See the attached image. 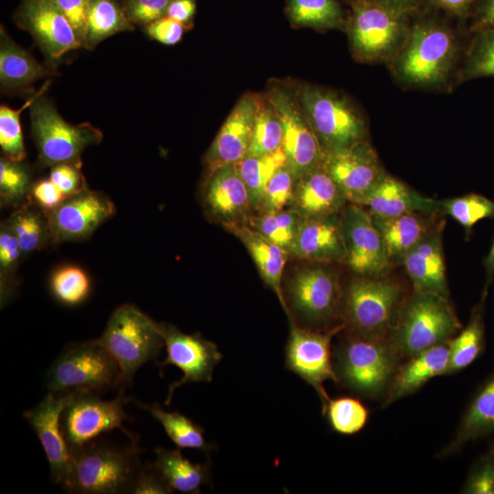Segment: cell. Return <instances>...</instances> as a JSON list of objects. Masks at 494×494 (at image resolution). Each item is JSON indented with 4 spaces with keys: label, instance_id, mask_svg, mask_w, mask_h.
<instances>
[{
    "label": "cell",
    "instance_id": "cell-50",
    "mask_svg": "<svg viewBox=\"0 0 494 494\" xmlns=\"http://www.w3.org/2000/svg\"><path fill=\"white\" fill-rule=\"evenodd\" d=\"M68 198L87 188L81 166L59 164L51 167L48 177Z\"/></svg>",
    "mask_w": 494,
    "mask_h": 494
},
{
    "label": "cell",
    "instance_id": "cell-61",
    "mask_svg": "<svg viewBox=\"0 0 494 494\" xmlns=\"http://www.w3.org/2000/svg\"><path fill=\"white\" fill-rule=\"evenodd\" d=\"M491 459H492V462H493V466H494V453L490 456Z\"/></svg>",
    "mask_w": 494,
    "mask_h": 494
},
{
    "label": "cell",
    "instance_id": "cell-52",
    "mask_svg": "<svg viewBox=\"0 0 494 494\" xmlns=\"http://www.w3.org/2000/svg\"><path fill=\"white\" fill-rule=\"evenodd\" d=\"M71 24L81 44L84 46L87 13L91 0H54Z\"/></svg>",
    "mask_w": 494,
    "mask_h": 494
},
{
    "label": "cell",
    "instance_id": "cell-42",
    "mask_svg": "<svg viewBox=\"0 0 494 494\" xmlns=\"http://www.w3.org/2000/svg\"><path fill=\"white\" fill-rule=\"evenodd\" d=\"M30 172L23 161L7 157L0 160V203L3 208H17L29 199Z\"/></svg>",
    "mask_w": 494,
    "mask_h": 494
},
{
    "label": "cell",
    "instance_id": "cell-21",
    "mask_svg": "<svg viewBox=\"0 0 494 494\" xmlns=\"http://www.w3.org/2000/svg\"><path fill=\"white\" fill-rule=\"evenodd\" d=\"M16 19L52 59L82 47L71 24L54 0H23Z\"/></svg>",
    "mask_w": 494,
    "mask_h": 494
},
{
    "label": "cell",
    "instance_id": "cell-3",
    "mask_svg": "<svg viewBox=\"0 0 494 494\" xmlns=\"http://www.w3.org/2000/svg\"><path fill=\"white\" fill-rule=\"evenodd\" d=\"M461 328L448 298L415 292L403 303L389 339L399 359L451 340Z\"/></svg>",
    "mask_w": 494,
    "mask_h": 494
},
{
    "label": "cell",
    "instance_id": "cell-46",
    "mask_svg": "<svg viewBox=\"0 0 494 494\" xmlns=\"http://www.w3.org/2000/svg\"><path fill=\"white\" fill-rule=\"evenodd\" d=\"M440 209L469 233L479 220L494 218V201L476 193L440 201Z\"/></svg>",
    "mask_w": 494,
    "mask_h": 494
},
{
    "label": "cell",
    "instance_id": "cell-59",
    "mask_svg": "<svg viewBox=\"0 0 494 494\" xmlns=\"http://www.w3.org/2000/svg\"><path fill=\"white\" fill-rule=\"evenodd\" d=\"M373 3L381 5L391 9L406 13L413 14L421 9L422 0H369Z\"/></svg>",
    "mask_w": 494,
    "mask_h": 494
},
{
    "label": "cell",
    "instance_id": "cell-38",
    "mask_svg": "<svg viewBox=\"0 0 494 494\" xmlns=\"http://www.w3.org/2000/svg\"><path fill=\"white\" fill-rule=\"evenodd\" d=\"M301 219L294 207H288L278 211L253 213L247 224L289 253Z\"/></svg>",
    "mask_w": 494,
    "mask_h": 494
},
{
    "label": "cell",
    "instance_id": "cell-4",
    "mask_svg": "<svg viewBox=\"0 0 494 494\" xmlns=\"http://www.w3.org/2000/svg\"><path fill=\"white\" fill-rule=\"evenodd\" d=\"M97 340L119 366L118 392H124L136 370L155 360L165 345L159 323L131 304L122 305L113 312Z\"/></svg>",
    "mask_w": 494,
    "mask_h": 494
},
{
    "label": "cell",
    "instance_id": "cell-16",
    "mask_svg": "<svg viewBox=\"0 0 494 494\" xmlns=\"http://www.w3.org/2000/svg\"><path fill=\"white\" fill-rule=\"evenodd\" d=\"M322 165L347 200L360 206L386 174L368 140L325 153Z\"/></svg>",
    "mask_w": 494,
    "mask_h": 494
},
{
    "label": "cell",
    "instance_id": "cell-54",
    "mask_svg": "<svg viewBox=\"0 0 494 494\" xmlns=\"http://www.w3.org/2000/svg\"><path fill=\"white\" fill-rule=\"evenodd\" d=\"M173 490L154 463H143L133 494H169Z\"/></svg>",
    "mask_w": 494,
    "mask_h": 494
},
{
    "label": "cell",
    "instance_id": "cell-49",
    "mask_svg": "<svg viewBox=\"0 0 494 494\" xmlns=\"http://www.w3.org/2000/svg\"><path fill=\"white\" fill-rule=\"evenodd\" d=\"M172 0H127L124 13L131 22L149 25L166 16Z\"/></svg>",
    "mask_w": 494,
    "mask_h": 494
},
{
    "label": "cell",
    "instance_id": "cell-37",
    "mask_svg": "<svg viewBox=\"0 0 494 494\" xmlns=\"http://www.w3.org/2000/svg\"><path fill=\"white\" fill-rule=\"evenodd\" d=\"M287 14L294 25L317 30L341 28L346 22L337 0H288Z\"/></svg>",
    "mask_w": 494,
    "mask_h": 494
},
{
    "label": "cell",
    "instance_id": "cell-28",
    "mask_svg": "<svg viewBox=\"0 0 494 494\" xmlns=\"http://www.w3.org/2000/svg\"><path fill=\"white\" fill-rule=\"evenodd\" d=\"M361 206H366L370 215L379 217L413 212L433 215L441 210L440 201L420 195L387 173Z\"/></svg>",
    "mask_w": 494,
    "mask_h": 494
},
{
    "label": "cell",
    "instance_id": "cell-14",
    "mask_svg": "<svg viewBox=\"0 0 494 494\" xmlns=\"http://www.w3.org/2000/svg\"><path fill=\"white\" fill-rule=\"evenodd\" d=\"M343 292L338 274L321 265L296 271L286 284L285 302L308 325L330 322L341 305Z\"/></svg>",
    "mask_w": 494,
    "mask_h": 494
},
{
    "label": "cell",
    "instance_id": "cell-6",
    "mask_svg": "<svg viewBox=\"0 0 494 494\" xmlns=\"http://www.w3.org/2000/svg\"><path fill=\"white\" fill-rule=\"evenodd\" d=\"M399 360L389 338L350 332L335 350L334 370L338 382L375 397L389 387Z\"/></svg>",
    "mask_w": 494,
    "mask_h": 494
},
{
    "label": "cell",
    "instance_id": "cell-15",
    "mask_svg": "<svg viewBox=\"0 0 494 494\" xmlns=\"http://www.w3.org/2000/svg\"><path fill=\"white\" fill-rule=\"evenodd\" d=\"M345 263L358 275L381 278L391 268L381 236L368 210L350 203L340 212Z\"/></svg>",
    "mask_w": 494,
    "mask_h": 494
},
{
    "label": "cell",
    "instance_id": "cell-32",
    "mask_svg": "<svg viewBox=\"0 0 494 494\" xmlns=\"http://www.w3.org/2000/svg\"><path fill=\"white\" fill-rule=\"evenodd\" d=\"M48 74L30 54L16 44L1 27L0 82L4 89L26 87Z\"/></svg>",
    "mask_w": 494,
    "mask_h": 494
},
{
    "label": "cell",
    "instance_id": "cell-23",
    "mask_svg": "<svg viewBox=\"0 0 494 494\" xmlns=\"http://www.w3.org/2000/svg\"><path fill=\"white\" fill-rule=\"evenodd\" d=\"M339 216L340 213L323 218L302 217L289 254L322 263H345Z\"/></svg>",
    "mask_w": 494,
    "mask_h": 494
},
{
    "label": "cell",
    "instance_id": "cell-17",
    "mask_svg": "<svg viewBox=\"0 0 494 494\" xmlns=\"http://www.w3.org/2000/svg\"><path fill=\"white\" fill-rule=\"evenodd\" d=\"M108 196L88 188L47 213L51 243L82 241L115 214Z\"/></svg>",
    "mask_w": 494,
    "mask_h": 494
},
{
    "label": "cell",
    "instance_id": "cell-20",
    "mask_svg": "<svg viewBox=\"0 0 494 494\" xmlns=\"http://www.w3.org/2000/svg\"><path fill=\"white\" fill-rule=\"evenodd\" d=\"M261 94L247 92L235 103L205 156L209 174L236 166L247 155Z\"/></svg>",
    "mask_w": 494,
    "mask_h": 494
},
{
    "label": "cell",
    "instance_id": "cell-26",
    "mask_svg": "<svg viewBox=\"0 0 494 494\" xmlns=\"http://www.w3.org/2000/svg\"><path fill=\"white\" fill-rule=\"evenodd\" d=\"M449 356L450 340L407 358L394 372L385 405L413 393L431 379L446 374Z\"/></svg>",
    "mask_w": 494,
    "mask_h": 494
},
{
    "label": "cell",
    "instance_id": "cell-1",
    "mask_svg": "<svg viewBox=\"0 0 494 494\" xmlns=\"http://www.w3.org/2000/svg\"><path fill=\"white\" fill-rule=\"evenodd\" d=\"M426 11V10H424ZM458 56V40L453 29L430 11L412 14L407 39L389 62L403 84L433 88L444 84Z\"/></svg>",
    "mask_w": 494,
    "mask_h": 494
},
{
    "label": "cell",
    "instance_id": "cell-8",
    "mask_svg": "<svg viewBox=\"0 0 494 494\" xmlns=\"http://www.w3.org/2000/svg\"><path fill=\"white\" fill-rule=\"evenodd\" d=\"M120 369L116 360L97 339L68 345L46 375L48 392L101 394L117 388Z\"/></svg>",
    "mask_w": 494,
    "mask_h": 494
},
{
    "label": "cell",
    "instance_id": "cell-2",
    "mask_svg": "<svg viewBox=\"0 0 494 494\" xmlns=\"http://www.w3.org/2000/svg\"><path fill=\"white\" fill-rule=\"evenodd\" d=\"M70 468L61 487L70 493L133 494L143 462L136 440L126 446L92 439L69 450Z\"/></svg>",
    "mask_w": 494,
    "mask_h": 494
},
{
    "label": "cell",
    "instance_id": "cell-39",
    "mask_svg": "<svg viewBox=\"0 0 494 494\" xmlns=\"http://www.w3.org/2000/svg\"><path fill=\"white\" fill-rule=\"evenodd\" d=\"M283 138L280 118L265 95L261 94L246 156H262L282 149Z\"/></svg>",
    "mask_w": 494,
    "mask_h": 494
},
{
    "label": "cell",
    "instance_id": "cell-10",
    "mask_svg": "<svg viewBox=\"0 0 494 494\" xmlns=\"http://www.w3.org/2000/svg\"><path fill=\"white\" fill-rule=\"evenodd\" d=\"M43 94V93H42ZM40 94L29 106L32 136L38 160L45 166L81 165L84 150L102 140V133L89 123L71 124Z\"/></svg>",
    "mask_w": 494,
    "mask_h": 494
},
{
    "label": "cell",
    "instance_id": "cell-35",
    "mask_svg": "<svg viewBox=\"0 0 494 494\" xmlns=\"http://www.w3.org/2000/svg\"><path fill=\"white\" fill-rule=\"evenodd\" d=\"M137 404L162 424L178 448H191L204 453H209L215 448L206 441L204 429L179 412H166L158 403L145 404L137 402Z\"/></svg>",
    "mask_w": 494,
    "mask_h": 494
},
{
    "label": "cell",
    "instance_id": "cell-31",
    "mask_svg": "<svg viewBox=\"0 0 494 494\" xmlns=\"http://www.w3.org/2000/svg\"><path fill=\"white\" fill-rule=\"evenodd\" d=\"M155 453L156 459L154 464L172 490L198 494L201 485L210 483L209 465L191 463L183 457L180 448L168 450L157 447Z\"/></svg>",
    "mask_w": 494,
    "mask_h": 494
},
{
    "label": "cell",
    "instance_id": "cell-33",
    "mask_svg": "<svg viewBox=\"0 0 494 494\" xmlns=\"http://www.w3.org/2000/svg\"><path fill=\"white\" fill-rule=\"evenodd\" d=\"M5 220L24 257L51 242L47 213L30 199L17 207Z\"/></svg>",
    "mask_w": 494,
    "mask_h": 494
},
{
    "label": "cell",
    "instance_id": "cell-36",
    "mask_svg": "<svg viewBox=\"0 0 494 494\" xmlns=\"http://www.w3.org/2000/svg\"><path fill=\"white\" fill-rule=\"evenodd\" d=\"M131 21L113 0H91L86 21L84 46L93 48L103 39L131 30Z\"/></svg>",
    "mask_w": 494,
    "mask_h": 494
},
{
    "label": "cell",
    "instance_id": "cell-30",
    "mask_svg": "<svg viewBox=\"0 0 494 494\" xmlns=\"http://www.w3.org/2000/svg\"><path fill=\"white\" fill-rule=\"evenodd\" d=\"M494 431V374L478 391L466 410L456 433L440 456L458 451L467 442Z\"/></svg>",
    "mask_w": 494,
    "mask_h": 494
},
{
    "label": "cell",
    "instance_id": "cell-57",
    "mask_svg": "<svg viewBox=\"0 0 494 494\" xmlns=\"http://www.w3.org/2000/svg\"><path fill=\"white\" fill-rule=\"evenodd\" d=\"M475 0H422L421 9L467 19Z\"/></svg>",
    "mask_w": 494,
    "mask_h": 494
},
{
    "label": "cell",
    "instance_id": "cell-56",
    "mask_svg": "<svg viewBox=\"0 0 494 494\" xmlns=\"http://www.w3.org/2000/svg\"><path fill=\"white\" fill-rule=\"evenodd\" d=\"M467 19L471 34L494 28V0H475Z\"/></svg>",
    "mask_w": 494,
    "mask_h": 494
},
{
    "label": "cell",
    "instance_id": "cell-5",
    "mask_svg": "<svg viewBox=\"0 0 494 494\" xmlns=\"http://www.w3.org/2000/svg\"><path fill=\"white\" fill-rule=\"evenodd\" d=\"M345 27L353 57L363 63L390 62L409 35L410 14L369 0H349Z\"/></svg>",
    "mask_w": 494,
    "mask_h": 494
},
{
    "label": "cell",
    "instance_id": "cell-13",
    "mask_svg": "<svg viewBox=\"0 0 494 494\" xmlns=\"http://www.w3.org/2000/svg\"><path fill=\"white\" fill-rule=\"evenodd\" d=\"M128 401L124 392H118L113 400H103L98 393L78 392L60 417L61 431L69 450L113 429H121L130 440H136L123 426L129 419L124 408Z\"/></svg>",
    "mask_w": 494,
    "mask_h": 494
},
{
    "label": "cell",
    "instance_id": "cell-40",
    "mask_svg": "<svg viewBox=\"0 0 494 494\" xmlns=\"http://www.w3.org/2000/svg\"><path fill=\"white\" fill-rule=\"evenodd\" d=\"M484 327L480 308H475L467 326L450 340V356L446 374L469 366L481 351Z\"/></svg>",
    "mask_w": 494,
    "mask_h": 494
},
{
    "label": "cell",
    "instance_id": "cell-48",
    "mask_svg": "<svg viewBox=\"0 0 494 494\" xmlns=\"http://www.w3.org/2000/svg\"><path fill=\"white\" fill-rule=\"evenodd\" d=\"M295 181V177L287 166L281 167L268 182L257 213L278 211L292 207Z\"/></svg>",
    "mask_w": 494,
    "mask_h": 494
},
{
    "label": "cell",
    "instance_id": "cell-24",
    "mask_svg": "<svg viewBox=\"0 0 494 494\" xmlns=\"http://www.w3.org/2000/svg\"><path fill=\"white\" fill-rule=\"evenodd\" d=\"M444 221L418 242L403 260L415 292L435 294L448 298L442 231Z\"/></svg>",
    "mask_w": 494,
    "mask_h": 494
},
{
    "label": "cell",
    "instance_id": "cell-34",
    "mask_svg": "<svg viewBox=\"0 0 494 494\" xmlns=\"http://www.w3.org/2000/svg\"><path fill=\"white\" fill-rule=\"evenodd\" d=\"M286 166L283 149L262 156H246L236 167L245 183L253 213L262 206L266 186L273 176Z\"/></svg>",
    "mask_w": 494,
    "mask_h": 494
},
{
    "label": "cell",
    "instance_id": "cell-60",
    "mask_svg": "<svg viewBox=\"0 0 494 494\" xmlns=\"http://www.w3.org/2000/svg\"><path fill=\"white\" fill-rule=\"evenodd\" d=\"M484 266L487 272V285L489 286L494 276V241L488 256L484 260Z\"/></svg>",
    "mask_w": 494,
    "mask_h": 494
},
{
    "label": "cell",
    "instance_id": "cell-22",
    "mask_svg": "<svg viewBox=\"0 0 494 494\" xmlns=\"http://www.w3.org/2000/svg\"><path fill=\"white\" fill-rule=\"evenodd\" d=\"M203 205L209 217L223 227L247 223L253 211L248 188L236 166H223L207 175Z\"/></svg>",
    "mask_w": 494,
    "mask_h": 494
},
{
    "label": "cell",
    "instance_id": "cell-11",
    "mask_svg": "<svg viewBox=\"0 0 494 494\" xmlns=\"http://www.w3.org/2000/svg\"><path fill=\"white\" fill-rule=\"evenodd\" d=\"M283 125L282 149L295 178L322 164L324 151L293 85L274 81L264 93Z\"/></svg>",
    "mask_w": 494,
    "mask_h": 494
},
{
    "label": "cell",
    "instance_id": "cell-41",
    "mask_svg": "<svg viewBox=\"0 0 494 494\" xmlns=\"http://www.w3.org/2000/svg\"><path fill=\"white\" fill-rule=\"evenodd\" d=\"M22 258H24V255L17 240L5 220L0 225L1 307H5L10 303L16 293L18 285L16 272Z\"/></svg>",
    "mask_w": 494,
    "mask_h": 494
},
{
    "label": "cell",
    "instance_id": "cell-43",
    "mask_svg": "<svg viewBox=\"0 0 494 494\" xmlns=\"http://www.w3.org/2000/svg\"><path fill=\"white\" fill-rule=\"evenodd\" d=\"M459 80L494 77V28L472 33Z\"/></svg>",
    "mask_w": 494,
    "mask_h": 494
},
{
    "label": "cell",
    "instance_id": "cell-51",
    "mask_svg": "<svg viewBox=\"0 0 494 494\" xmlns=\"http://www.w3.org/2000/svg\"><path fill=\"white\" fill-rule=\"evenodd\" d=\"M29 199L48 213L57 209L67 197L48 178L39 180L32 185Z\"/></svg>",
    "mask_w": 494,
    "mask_h": 494
},
{
    "label": "cell",
    "instance_id": "cell-27",
    "mask_svg": "<svg viewBox=\"0 0 494 494\" xmlns=\"http://www.w3.org/2000/svg\"><path fill=\"white\" fill-rule=\"evenodd\" d=\"M224 228L245 246L263 280L274 292L283 309L289 316V309L282 288V276L289 255L288 252L268 240L247 223L230 224Z\"/></svg>",
    "mask_w": 494,
    "mask_h": 494
},
{
    "label": "cell",
    "instance_id": "cell-29",
    "mask_svg": "<svg viewBox=\"0 0 494 494\" xmlns=\"http://www.w3.org/2000/svg\"><path fill=\"white\" fill-rule=\"evenodd\" d=\"M424 215L427 214L413 212L393 217L370 215L392 264L402 263L407 252L437 225Z\"/></svg>",
    "mask_w": 494,
    "mask_h": 494
},
{
    "label": "cell",
    "instance_id": "cell-7",
    "mask_svg": "<svg viewBox=\"0 0 494 494\" xmlns=\"http://www.w3.org/2000/svg\"><path fill=\"white\" fill-rule=\"evenodd\" d=\"M293 87L324 154L367 140L365 118L348 97L313 84Z\"/></svg>",
    "mask_w": 494,
    "mask_h": 494
},
{
    "label": "cell",
    "instance_id": "cell-19",
    "mask_svg": "<svg viewBox=\"0 0 494 494\" xmlns=\"http://www.w3.org/2000/svg\"><path fill=\"white\" fill-rule=\"evenodd\" d=\"M78 392H48L34 408L23 414L43 446L52 481L61 487L70 472V455L61 431L60 417Z\"/></svg>",
    "mask_w": 494,
    "mask_h": 494
},
{
    "label": "cell",
    "instance_id": "cell-55",
    "mask_svg": "<svg viewBox=\"0 0 494 494\" xmlns=\"http://www.w3.org/2000/svg\"><path fill=\"white\" fill-rule=\"evenodd\" d=\"M184 26L169 16H164L146 27V32L153 39L165 44L175 45L182 38Z\"/></svg>",
    "mask_w": 494,
    "mask_h": 494
},
{
    "label": "cell",
    "instance_id": "cell-58",
    "mask_svg": "<svg viewBox=\"0 0 494 494\" xmlns=\"http://www.w3.org/2000/svg\"><path fill=\"white\" fill-rule=\"evenodd\" d=\"M195 10V0H172L167 7L166 16L186 25L192 19Z\"/></svg>",
    "mask_w": 494,
    "mask_h": 494
},
{
    "label": "cell",
    "instance_id": "cell-45",
    "mask_svg": "<svg viewBox=\"0 0 494 494\" xmlns=\"http://www.w3.org/2000/svg\"><path fill=\"white\" fill-rule=\"evenodd\" d=\"M323 413L327 414L331 428L343 435L359 433L369 418L365 405L353 397L329 399Z\"/></svg>",
    "mask_w": 494,
    "mask_h": 494
},
{
    "label": "cell",
    "instance_id": "cell-18",
    "mask_svg": "<svg viewBox=\"0 0 494 494\" xmlns=\"http://www.w3.org/2000/svg\"><path fill=\"white\" fill-rule=\"evenodd\" d=\"M167 356L160 368L169 364L181 370L183 377L169 386L166 404L169 405L174 391L188 382H209L212 380L214 368L222 359L215 343L199 334H185L173 325L159 323Z\"/></svg>",
    "mask_w": 494,
    "mask_h": 494
},
{
    "label": "cell",
    "instance_id": "cell-47",
    "mask_svg": "<svg viewBox=\"0 0 494 494\" xmlns=\"http://www.w3.org/2000/svg\"><path fill=\"white\" fill-rule=\"evenodd\" d=\"M48 83L42 89L29 98L19 109H13L6 105L0 107V146L5 156L14 161H23L26 156V149L20 124V114L24 109L43 93Z\"/></svg>",
    "mask_w": 494,
    "mask_h": 494
},
{
    "label": "cell",
    "instance_id": "cell-12",
    "mask_svg": "<svg viewBox=\"0 0 494 494\" xmlns=\"http://www.w3.org/2000/svg\"><path fill=\"white\" fill-rule=\"evenodd\" d=\"M344 328L342 323L321 332L291 322L285 345V368L315 389L321 401L323 413L330 399L324 389V382H338L332 362L331 340Z\"/></svg>",
    "mask_w": 494,
    "mask_h": 494
},
{
    "label": "cell",
    "instance_id": "cell-53",
    "mask_svg": "<svg viewBox=\"0 0 494 494\" xmlns=\"http://www.w3.org/2000/svg\"><path fill=\"white\" fill-rule=\"evenodd\" d=\"M464 493L494 494V466L491 457L481 462L469 475Z\"/></svg>",
    "mask_w": 494,
    "mask_h": 494
},
{
    "label": "cell",
    "instance_id": "cell-9",
    "mask_svg": "<svg viewBox=\"0 0 494 494\" xmlns=\"http://www.w3.org/2000/svg\"><path fill=\"white\" fill-rule=\"evenodd\" d=\"M401 305L402 292L396 283L360 276L342 295L343 324L351 333L389 338Z\"/></svg>",
    "mask_w": 494,
    "mask_h": 494
},
{
    "label": "cell",
    "instance_id": "cell-44",
    "mask_svg": "<svg viewBox=\"0 0 494 494\" xmlns=\"http://www.w3.org/2000/svg\"><path fill=\"white\" fill-rule=\"evenodd\" d=\"M91 287L89 275L76 265H65L57 269L49 280L53 296L69 306L84 302L90 295Z\"/></svg>",
    "mask_w": 494,
    "mask_h": 494
},
{
    "label": "cell",
    "instance_id": "cell-25",
    "mask_svg": "<svg viewBox=\"0 0 494 494\" xmlns=\"http://www.w3.org/2000/svg\"><path fill=\"white\" fill-rule=\"evenodd\" d=\"M347 202L343 192L322 164L295 181L292 207L304 218H323L340 213Z\"/></svg>",
    "mask_w": 494,
    "mask_h": 494
}]
</instances>
